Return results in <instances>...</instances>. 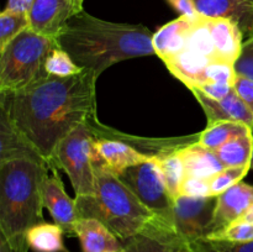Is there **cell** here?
<instances>
[{
    "instance_id": "cell-1",
    "label": "cell",
    "mask_w": 253,
    "mask_h": 252,
    "mask_svg": "<svg viewBox=\"0 0 253 252\" xmlns=\"http://www.w3.org/2000/svg\"><path fill=\"white\" fill-rule=\"evenodd\" d=\"M96 82L91 72L47 77L17 91H0V110L53 168V155L67 135L96 116Z\"/></svg>"
},
{
    "instance_id": "cell-2",
    "label": "cell",
    "mask_w": 253,
    "mask_h": 252,
    "mask_svg": "<svg viewBox=\"0 0 253 252\" xmlns=\"http://www.w3.org/2000/svg\"><path fill=\"white\" fill-rule=\"evenodd\" d=\"M153 34L143 25L101 20L83 10L56 40L84 71L99 77L115 63L152 56Z\"/></svg>"
},
{
    "instance_id": "cell-3",
    "label": "cell",
    "mask_w": 253,
    "mask_h": 252,
    "mask_svg": "<svg viewBox=\"0 0 253 252\" xmlns=\"http://www.w3.org/2000/svg\"><path fill=\"white\" fill-rule=\"evenodd\" d=\"M49 170L27 158L0 163V237L14 252H29L27 231L43 221V183Z\"/></svg>"
},
{
    "instance_id": "cell-4",
    "label": "cell",
    "mask_w": 253,
    "mask_h": 252,
    "mask_svg": "<svg viewBox=\"0 0 253 252\" xmlns=\"http://www.w3.org/2000/svg\"><path fill=\"white\" fill-rule=\"evenodd\" d=\"M95 187L91 195H76L79 219L103 222L121 241L140 234L156 217L130 188L108 168L100 156L94 162Z\"/></svg>"
},
{
    "instance_id": "cell-5",
    "label": "cell",
    "mask_w": 253,
    "mask_h": 252,
    "mask_svg": "<svg viewBox=\"0 0 253 252\" xmlns=\"http://www.w3.org/2000/svg\"><path fill=\"white\" fill-rule=\"evenodd\" d=\"M56 40L26 29L0 49V91H17L43 81Z\"/></svg>"
},
{
    "instance_id": "cell-6",
    "label": "cell",
    "mask_w": 253,
    "mask_h": 252,
    "mask_svg": "<svg viewBox=\"0 0 253 252\" xmlns=\"http://www.w3.org/2000/svg\"><path fill=\"white\" fill-rule=\"evenodd\" d=\"M94 142L95 135L88 121L67 135L54 151L53 168H61L67 173L76 195L94 193V162L98 158Z\"/></svg>"
},
{
    "instance_id": "cell-7",
    "label": "cell",
    "mask_w": 253,
    "mask_h": 252,
    "mask_svg": "<svg viewBox=\"0 0 253 252\" xmlns=\"http://www.w3.org/2000/svg\"><path fill=\"white\" fill-rule=\"evenodd\" d=\"M116 175L155 215L156 221L174 230V198L170 194L160 166L155 158L131 166Z\"/></svg>"
},
{
    "instance_id": "cell-8",
    "label": "cell",
    "mask_w": 253,
    "mask_h": 252,
    "mask_svg": "<svg viewBox=\"0 0 253 252\" xmlns=\"http://www.w3.org/2000/svg\"><path fill=\"white\" fill-rule=\"evenodd\" d=\"M217 197H187L174 199L173 226L184 241L193 246L211 232Z\"/></svg>"
},
{
    "instance_id": "cell-9",
    "label": "cell",
    "mask_w": 253,
    "mask_h": 252,
    "mask_svg": "<svg viewBox=\"0 0 253 252\" xmlns=\"http://www.w3.org/2000/svg\"><path fill=\"white\" fill-rule=\"evenodd\" d=\"M83 11V0H34L29 11L30 29L57 40L72 17Z\"/></svg>"
},
{
    "instance_id": "cell-10",
    "label": "cell",
    "mask_w": 253,
    "mask_h": 252,
    "mask_svg": "<svg viewBox=\"0 0 253 252\" xmlns=\"http://www.w3.org/2000/svg\"><path fill=\"white\" fill-rule=\"evenodd\" d=\"M89 125H90L91 130H93L94 135L96 137H110V138H118V140L124 141V142L128 143L136 148L140 152L145 153L146 156L151 158H160L162 156L168 155V153L175 152L182 148L187 147V146L192 145V143L198 142L199 140V135H190V136H182V137H166V138H158V137H138V136L127 135L121 131L115 130V128L106 126L101 124L98 120V118H93L89 120Z\"/></svg>"
},
{
    "instance_id": "cell-11",
    "label": "cell",
    "mask_w": 253,
    "mask_h": 252,
    "mask_svg": "<svg viewBox=\"0 0 253 252\" xmlns=\"http://www.w3.org/2000/svg\"><path fill=\"white\" fill-rule=\"evenodd\" d=\"M43 205L53 217L54 224L63 230L67 236H74V229L79 220L76 199L69 198L59 178L57 168H52L51 174L43 183Z\"/></svg>"
},
{
    "instance_id": "cell-12",
    "label": "cell",
    "mask_w": 253,
    "mask_h": 252,
    "mask_svg": "<svg viewBox=\"0 0 253 252\" xmlns=\"http://www.w3.org/2000/svg\"><path fill=\"white\" fill-rule=\"evenodd\" d=\"M121 242L126 252H195L174 230L156 220L140 234Z\"/></svg>"
},
{
    "instance_id": "cell-13",
    "label": "cell",
    "mask_w": 253,
    "mask_h": 252,
    "mask_svg": "<svg viewBox=\"0 0 253 252\" xmlns=\"http://www.w3.org/2000/svg\"><path fill=\"white\" fill-rule=\"evenodd\" d=\"M253 204V185L239 182L217 197L210 235L241 219ZM209 235V236H210ZM205 240V239H204Z\"/></svg>"
},
{
    "instance_id": "cell-14",
    "label": "cell",
    "mask_w": 253,
    "mask_h": 252,
    "mask_svg": "<svg viewBox=\"0 0 253 252\" xmlns=\"http://www.w3.org/2000/svg\"><path fill=\"white\" fill-rule=\"evenodd\" d=\"M189 90L194 94L195 99L202 105L207 115L208 125L221 123V121H232V123L245 124L250 127L253 126V113L240 98L235 89L221 100L208 98L197 88H192Z\"/></svg>"
},
{
    "instance_id": "cell-15",
    "label": "cell",
    "mask_w": 253,
    "mask_h": 252,
    "mask_svg": "<svg viewBox=\"0 0 253 252\" xmlns=\"http://www.w3.org/2000/svg\"><path fill=\"white\" fill-rule=\"evenodd\" d=\"M198 12L212 19H225L241 30L244 40L253 37V5L244 0H193Z\"/></svg>"
},
{
    "instance_id": "cell-16",
    "label": "cell",
    "mask_w": 253,
    "mask_h": 252,
    "mask_svg": "<svg viewBox=\"0 0 253 252\" xmlns=\"http://www.w3.org/2000/svg\"><path fill=\"white\" fill-rule=\"evenodd\" d=\"M94 145H95V150L100 156L101 161L115 174H119L131 166L152 160L145 153L140 152L128 143L118 140V138L96 137L95 136Z\"/></svg>"
},
{
    "instance_id": "cell-17",
    "label": "cell",
    "mask_w": 253,
    "mask_h": 252,
    "mask_svg": "<svg viewBox=\"0 0 253 252\" xmlns=\"http://www.w3.org/2000/svg\"><path fill=\"white\" fill-rule=\"evenodd\" d=\"M83 252H114L123 249V242L105 225L91 217H81L74 229Z\"/></svg>"
},
{
    "instance_id": "cell-18",
    "label": "cell",
    "mask_w": 253,
    "mask_h": 252,
    "mask_svg": "<svg viewBox=\"0 0 253 252\" xmlns=\"http://www.w3.org/2000/svg\"><path fill=\"white\" fill-rule=\"evenodd\" d=\"M197 19V17H195ZM193 20L187 16H179L178 19L163 25L153 34V48L155 53L163 62L169 61L174 56L183 52L187 47V37Z\"/></svg>"
},
{
    "instance_id": "cell-19",
    "label": "cell",
    "mask_w": 253,
    "mask_h": 252,
    "mask_svg": "<svg viewBox=\"0 0 253 252\" xmlns=\"http://www.w3.org/2000/svg\"><path fill=\"white\" fill-rule=\"evenodd\" d=\"M19 158L34 160L48 166L34 146L15 127L6 113L0 110V163Z\"/></svg>"
},
{
    "instance_id": "cell-20",
    "label": "cell",
    "mask_w": 253,
    "mask_h": 252,
    "mask_svg": "<svg viewBox=\"0 0 253 252\" xmlns=\"http://www.w3.org/2000/svg\"><path fill=\"white\" fill-rule=\"evenodd\" d=\"M207 22L211 32L219 59L234 64L244 43V35L241 30L234 22L225 19L207 17Z\"/></svg>"
},
{
    "instance_id": "cell-21",
    "label": "cell",
    "mask_w": 253,
    "mask_h": 252,
    "mask_svg": "<svg viewBox=\"0 0 253 252\" xmlns=\"http://www.w3.org/2000/svg\"><path fill=\"white\" fill-rule=\"evenodd\" d=\"M179 152L184 162L187 175L189 177L210 179L225 168L215 151L209 150L198 142L182 148Z\"/></svg>"
},
{
    "instance_id": "cell-22",
    "label": "cell",
    "mask_w": 253,
    "mask_h": 252,
    "mask_svg": "<svg viewBox=\"0 0 253 252\" xmlns=\"http://www.w3.org/2000/svg\"><path fill=\"white\" fill-rule=\"evenodd\" d=\"M210 62L212 61L208 57L189 49H184L169 61L165 62V64L175 78L179 79L188 86V89H190L202 84L203 74Z\"/></svg>"
},
{
    "instance_id": "cell-23",
    "label": "cell",
    "mask_w": 253,
    "mask_h": 252,
    "mask_svg": "<svg viewBox=\"0 0 253 252\" xmlns=\"http://www.w3.org/2000/svg\"><path fill=\"white\" fill-rule=\"evenodd\" d=\"M63 230L57 224L40 222L27 231L26 241L34 252H68L63 242Z\"/></svg>"
},
{
    "instance_id": "cell-24",
    "label": "cell",
    "mask_w": 253,
    "mask_h": 252,
    "mask_svg": "<svg viewBox=\"0 0 253 252\" xmlns=\"http://www.w3.org/2000/svg\"><path fill=\"white\" fill-rule=\"evenodd\" d=\"M253 151V133L251 130L235 136L215 151L224 167L250 166Z\"/></svg>"
},
{
    "instance_id": "cell-25",
    "label": "cell",
    "mask_w": 253,
    "mask_h": 252,
    "mask_svg": "<svg viewBox=\"0 0 253 252\" xmlns=\"http://www.w3.org/2000/svg\"><path fill=\"white\" fill-rule=\"evenodd\" d=\"M185 49H189V51L195 52V53L208 57L211 61L219 59L211 32H210L209 26H208L207 17L203 16V15H199L197 19L193 20V24L190 26L189 32H188Z\"/></svg>"
},
{
    "instance_id": "cell-26",
    "label": "cell",
    "mask_w": 253,
    "mask_h": 252,
    "mask_svg": "<svg viewBox=\"0 0 253 252\" xmlns=\"http://www.w3.org/2000/svg\"><path fill=\"white\" fill-rule=\"evenodd\" d=\"M249 130H251V127L245 125V124L221 121V123L208 125L207 128L199 133L198 143L211 151H216L217 148L221 147L224 143L231 140L232 137Z\"/></svg>"
},
{
    "instance_id": "cell-27",
    "label": "cell",
    "mask_w": 253,
    "mask_h": 252,
    "mask_svg": "<svg viewBox=\"0 0 253 252\" xmlns=\"http://www.w3.org/2000/svg\"><path fill=\"white\" fill-rule=\"evenodd\" d=\"M179 151L168 153L160 158H155L160 166L166 184L174 199L180 195V188L187 178V170H185L184 162H183Z\"/></svg>"
},
{
    "instance_id": "cell-28",
    "label": "cell",
    "mask_w": 253,
    "mask_h": 252,
    "mask_svg": "<svg viewBox=\"0 0 253 252\" xmlns=\"http://www.w3.org/2000/svg\"><path fill=\"white\" fill-rule=\"evenodd\" d=\"M30 27L29 15L2 10L0 14V49Z\"/></svg>"
},
{
    "instance_id": "cell-29",
    "label": "cell",
    "mask_w": 253,
    "mask_h": 252,
    "mask_svg": "<svg viewBox=\"0 0 253 252\" xmlns=\"http://www.w3.org/2000/svg\"><path fill=\"white\" fill-rule=\"evenodd\" d=\"M46 71L49 76L66 78V77L76 76V74L81 73V72H83V69L73 61L68 52L57 46L52 49L48 58H47Z\"/></svg>"
},
{
    "instance_id": "cell-30",
    "label": "cell",
    "mask_w": 253,
    "mask_h": 252,
    "mask_svg": "<svg viewBox=\"0 0 253 252\" xmlns=\"http://www.w3.org/2000/svg\"><path fill=\"white\" fill-rule=\"evenodd\" d=\"M251 169L250 166L244 167H225L215 175H212L209 180L210 190L212 197H219L220 194L227 190L229 188L234 187L239 182L244 179L245 175Z\"/></svg>"
},
{
    "instance_id": "cell-31",
    "label": "cell",
    "mask_w": 253,
    "mask_h": 252,
    "mask_svg": "<svg viewBox=\"0 0 253 252\" xmlns=\"http://www.w3.org/2000/svg\"><path fill=\"white\" fill-rule=\"evenodd\" d=\"M236 77L234 64L217 59V61L210 62L209 66L205 68L200 85L207 83H221L234 86Z\"/></svg>"
},
{
    "instance_id": "cell-32",
    "label": "cell",
    "mask_w": 253,
    "mask_h": 252,
    "mask_svg": "<svg viewBox=\"0 0 253 252\" xmlns=\"http://www.w3.org/2000/svg\"><path fill=\"white\" fill-rule=\"evenodd\" d=\"M205 240H219L230 242H247L253 240V224L247 221H236L227 227L208 236Z\"/></svg>"
},
{
    "instance_id": "cell-33",
    "label": "cell",
    "mask_w": 253,
    "mask_h": 252,
    "mask_svg": "<svg viewBox=\"0 0 253 252\" xmlns=\"http://www.w3.org/2000/svg\"><path fill=\"white\" fill-rule=\"evenodd\" d=\"M193 247L195 252H253V240L247 242L202 240L193 245Z\"/></svg>"
},
{
    "instance_id": "cell-34",
    "label": "cell",
    "mask_w": 253,
    "mask_h": 252,
    "mask_svg": "<svg viewBox=\"0 0 253 252\" xmlns=\"http://www.w3.org/2000/svg\"><path fill=\"white\" fill-rule=\"evenodd\" d=\"M236 76L253 81V37L242 43L241 52L234 63Z\"/></svg>"
},
{
    "instance_id": "cell-35",
    "label": "cell",
    "mask_w": 253,
    "mask_h": 252,
    "mask_svg": "<svg viewBox=\"0 0 253 252\" xmlns=\"http://www.w3.org/2000/svg\"><path fill=\"white\" fill-rule=\"evenodd\" d=\"M180 195H187V197H212L209 180L187 175V178L183 182L182 188H180Z\"/></svg>"
},
{
    "instance_id": "cell-36",
    "label": "cell",
    "mask_w": 253,
    "mask_h": 252,
    "mask_svg": "<svg viewBox=\"0 0 253 252\" xmlns=\"http://www.w3.org/2000/svg\"><path fill=\"white\" fill-rule=\"evenodd\" d=\"M234 89L236 90V93L239 94L240 98L244 100V103L249 106L250 110L253 113V81L252 79L237 76L236 81H235V84H234Z\"/></svg>"
},
{
    "instance_id": "cell-37",
    "label": "cell",
    "mask_w": 253,
    "mask_h": 252,
    "mask_svg": "<svg viewBox=\"0 0 253 252\" xmlns=\"http://www.w3.org/2000/svg\"><path fill=\"white\" fill-rule=\"evenodd\" d=\"M195 88L199 89L208 98L214 99V100H221V99H224L225 96H227L234 90V86L232 85L221 83H207L203 84V85L195 86Z\"/></svg>"
},
{
    "instance_id": "cell-38",
    "label": "cell",
    "mask_w": 253,
    "mask_h": 252,
    "mask_svg": "<svg viewBox=\"0 0 253 252\" xmlns=\"http://www.w3.org/2000/svg\"><path fill=\"white\" fill-rule=\"evenodd\" d=\"M173 9L179 12L180 16H187L190 19H195L199 16L197 7H195L193 0H166Z\"/></svg>"
},
{
    "instance_id": "cell-39",
    "label": "cell",
    "mask_w": 253,
    "mask_h": 252,
    "mask_svg": "<svg viewBox=\"0 0 253 252\" xmlns=\"http://www.w3.org/2000/svg\"><path fill=\"white\" fill-rule=\"evenodd\" d=\"M32 2H34V0H7L5 10H7V11L29 14Z\"/></svg>"
},
{
    "instance_id": "cell-40",
    "label": "cell",
    "mask_w": 253,
    "mask_h": 252,
    "mask_svg": "<svg viewBox=\"0 0 253 252\" xmlns=\"http://www.w3.org/2000/svg\"><path fill=\"white\" fill-rule=\"evenodd\" d=\"M237 221H247V222H252L253 224V204H252V207L249 209V211H247L246 214L241 217V219L237 220Z\"/></svg>"
},
{
    "instance_id": "cell-41",
    "label": "cell",
    "mask_w": 253,
    "mask_h": 252,
    "mask_svg": "<svg viewBox=\"0 0 253 252\" xmlns=\"http://www.w3.org/2000/svg\"><path fill=\"white\" fill-rule=\"evenodd\" d=\"M0 252H14L6 240L2 239V237H0Z\"/></svg>"
},
{
    "instance_id": "cell-42",
    "label": "cell",
    "mask_w": 253,
    "mask_h": 252,
    "mask_svg": "<svg viewBox=\"0 0 253 252\" xmlns=\"http://www.w3.org/2000/svg\"><path fill=\"white\" fill-rule=\"evenodd\" d=\"M253 133V131H252ZM250 167H251V169H253V151H252V157H251V162H250Z\"/></svg>"
},
{
    "instance_id": "cell-43",
    "label": "cell",
    "mask_w": 253,
    "mask_h": 252,
    "mask_svg": "<svg viewBox=\"0 0 253 252\" xmlns=\"http://www.w3.org/2000/svg\"><path fill=\"white\" fill-rule=\"evenodd\" d=\"M244 1H246V2H249V4L253 5V0H244Z\"/></svg>"
},
{
    "instance_id": "cell-44",
    "label": "cell",
    "mask_w": 253,
    "mask_h": 252,
    "mask_svg": "<svg viewBox=\"0 0 253 252\" xmlns=\"http://www.w3.org/2000/svg\"><path fill=\"white\" fill-rule=\"evenodd\" d=\"M114 252H126V251H125V249H124V247H123V249L119 250V251H114Z\"/></svg>"
},
{
    "instance_id": "cell-45",
    "label": "cell",
    "mask_w": 253,
    "mask_h": 252,
    "mask_svg": "<svg viewBox=\"0 0 253 252\" xmlns=\"http://www.w3.org/2000/svg\"><path fill=\"white\" fill-rule=\"evenodd\" d=\"M251 128H252V131H253V126H252V127H251Z\"/></svg>"
},
{
    "instance_id": "cell-46",
    "label": "cell",
    "mask_w": 253,
    "mask_h": 252,
    "mask_svg": "<svg viewBox=\"0 0 253 252\" xmlns=\"http://www.w3.org/2000/svg\"><path fill=\"white\" fill-rule=\"evenodd\" d=\"M83 1H84V0H83Z\"/></svg>"
}]
</instances>
